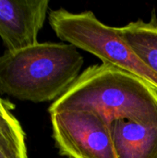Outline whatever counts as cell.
<instances>
[{
    "label": "cell",
    "mask_w": 157,
    "mask_h": 158,
    "mask_svg": "<svg viewBox=\"0 0 157 158\" xmlns=\"http://www.w3.org/2000/svg\"><path fill=\"white\" fill-rule=\"evenodd\" d=\"M68 110L93 112L110 125L121 119L157 125V91L138 77L102 63L86 69L48 109Z\"/></svg>",
    "instance_id": "cell-1"
},
{
    "label": "cell",
    "mask_w": 157,
    "mask_h": 158,
    "mask_svg": "<svg viewBox=\"0 0 157 158\" xmlns=\"http://www.w3.org/2000/svg\"><path fill=\"white\" fill-rule=\"evenodd\" d=\"M83 56L70 44L38 43L0 56V93L33 103L56 100L81 75Z\"/></svg>",
    "instance_id": "cell-2"
},
{
    "label": "cell",
    "mask_w": 157,
    "mask_h": 158,
    "mask_svg": "<svg viewBox=\"0 0 157 158\" xmlns=\"http://www.w3.org/2000/svg\"><path fill=\"white\" fill-rule=\"evenodd\" d=\"M49 24L56 36L110 65L138 77L157 91V73L150 69L121 36L118 28L100 21L92 11L51 10Z\"/></svg>",
    "instance_id": "cell-3"
},
{
    "label": "cell",
    "mask_w": 157,
    "mask_h": 158,
    "mask_svg": "<svg viewBox=\"0 0 157 158\" xmlns=\"http://www.w3.org/2000/svg\"><path fill=\"white\" fill-rule=\"evenodd\" d=\"M59 153L68 158H118L111 125L93 112L68 110L50 113Z\"/></svg>",
    "instance_id": "cell-4"
},
{
    "label": "cell",
    "mask_w": 157,
    "mask_h": 158,
    "mask_svg": "<svg viewBox=\"0 0 157 158\" xmlns=\"http://www.w3.org/2000/svg\"><path fill=\"white\" fill-rule=\"evenodd\" d=\"M48 6V0H0V37L6 51L38 44Z\"/></svg>",
    "instance_id": "cell-5"
},
{
    "label": "cell",
    "mask_w": 157,
    "mask_h": 158,
    "mask_svg": "<svg viewBox=\"0 0 157 158\" xmlns=\"http://www.w3.org/2000/svg\"><path fill=\"white\" fill-rule=\"evenodd\" d=\"M111 131L118 158H157V125L121 119Z\"/></svg>",
    "instance_id": "cell-6"
},
{
    "label": "cell",
    "mask_w": 157,
    "mask_h": 158,
    "mask_svg": "<svg viewBox=\"0 0 157 158\" xmlns=\"http://www.w3.org/2000/svg\"><path fill=\"white\" fill-rule=\"evenodd\" d=\"M118 31L139 57L157 73V18L155 11L149 21H132L118 28Z\"/></svg>",
    "instance_id": "cell-7"
},
{
    "label": "cell",
    "mask_w": 157,
    "mask_h": 158,
    "mask_svg": "<svg viewBox=\"0 0 157 158\" xmlns=\"http://www.w3.org/2000/svg\"><path fill=\"white\" fill-rule=\"evenodd\" d=\"M0 147L9 158H28L25 134L14 115L0 114Z\"/></svg>",
    "instance_id": "cell-8"
},
{
    "label": "cell",
    "mask_w": 157,
    "mask_h": 158,
    "mask_svg": "<svg viewBox=\"0 0 157 158\" xmlns=\"http://www.w3.org/2000/svg\"><path fill=\"white\" fill-rule=\"evenodd\" d=\"M14 105H12L8 100L3 99L0 96V114L6 116V117H10L13 114L11 113V110L14 109Z\"/></svg>",
    "instance_id": "cell-9"
},
{
    "label": "cell",
    "mask_w": 157,
    "mask_h": 158,
    "mask_svg": "<svg viewBox=\"0 0 157 158\" xmlns=\"http://www.w3.org/2000/svg\"><path fill=\"white\" fill-rule=\"evenodd\" d=\"M0 158H9L7 156V155L6 154V152L0 147Z\"/></svg>",
    "instance_id": "cell-10"
}]
</instances>
